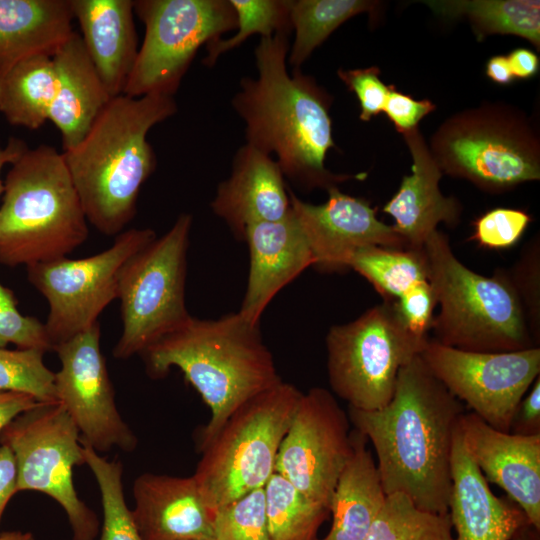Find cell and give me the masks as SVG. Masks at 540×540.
<instances>
[{"label": "cell", "mask_w": 540, "mask_h": 540, "mask_svg": "<svg viewBox=\"0 0 540 540\" xmlns=\"http://www.w3.org/2000/svg\"><path fill=\"white\" fill-rule=\"evenodd\" d=\"M463 413L464 405L417 355L400 369L385 407L349 408L348 417L374 447L386 496L400 493L421 510L447 514L453 440Z\"/></svg>", "instance_id": "obj_1"}, {"label": "cell", "mask_w": 540, "mask_h": 540, "mask_svg": "<svg viewBox=\"0 0 540 540\" xmlns=\"http://www.w3.org/2000/svg\"><path fill=\"white\" fill-rule=\"evenodd\" d=\"M289 34L260 38L254 50L257 76L243 77L232 107L245 124L246 144L275 155L284 177L306 191L332 187L366 173L341 174L326 168L336 144L330 109L333 96L310 75L289 73Z\"/></svg>", "instance_id": "obj_2"}, {"label": "cell", "mask_w": 540, "mask_h": 540, "mask_svg": "<svg viewBox=\"0 0 540 540\" xmlns=\"http://www.w3.org/2000/svg\"><path fill=\"white\" fill-rule=\"evenodd\" d=\"M147 374L162 378L178 368L210 409L200 448L244 403L282 380L263 342L259 323L239 312L218 319L190 316L141 354Z\"/></svg>", "instance_id": "obj_3"}, {"label": "cell", "mask_w": 540, "mask_h": 540, "mask_svg": "<svg viewBox=\"0 0 540 540\" xmlns=\"http://www.w3.org/2000/svg\"><path fill=\"white\" fill-rule=\"evenodd\" d=\"M176 112L172 96L113 97L84 138L62 152L87 221L99 232L116 236L135 216L157 164L148 132Z\"/></svg>", "instance_id": "obj_4"}, {"label": "cell", "mask_w": 540, "mask_h": 540, "mask_svg": "<svg viewBox=\"0 0 540 540\" xmlns=\"http://www.w3.org/2000/svg\"><path fill=\"white\" fill-rule=\"evenodd\" d=\"M0 204V263L26 267L66 257L88 237V221L63 153L27 149L6 175Z\"/></svg>", "instance_id": "obj_5"}, {"label": "cell", "mask_w": 540, "mask_h": 540, "mask_svg": "<svg viewBox=\"0 0 540 540\" xmlns=\"http://www.w3.org/2000/svg\"><path fill=\"white\" fill-rule=\"evenodd\" d=\"M428 281L440 307L434 340L474 352H511L535 347L523 306L508 271L484 276L454 254L448 236L436 230L424 245Z\"/></svg>", "instance_id": "obj_6"}, {"label": "cell", "mask_w": 540, "mask_h": 540, "mask_svg": "<svg viewBox=\"0 0 540 540\" xmlns=\"http://www.w3.org/2000/svg\"><path fill=\"white\" fill-rule=\"evenodd\" d=\"M443 174L504 193L540 179V138L519 108L487 102L444 120L428 143Z\"/></svg>", "instance_id": "obj_7"}, {"label": "cell", "mask_w": 540, "mask_h": 540, "mask_svg": "<svg viewBox=\"0 0 540 540\" xmlns=\"http://www.w3.org/2000/svg\"><path fill=\"white\" fill-rule=\"evenodd\" d=\"M302 392L281 381L240 406L205 446L192 475L212 515L264 488Z\"/></svg>", "instance_id": "obj_8"}, {"label": "cell", "mask_w": 540, "mask_h": 540, "mask_svg": "<svg viewBox=\"0 0 540 540\" xmlns=\"http://www.w3.org/2000/svg\"><path fill=\"white\" fill-rule=\"evenodd\" d=\"M429 338L412 334L394 301L384 300L355 320L332 326L326 336L332 391L349 408L375 411L393 397L400 369L420 355Z\"/></svg>", "instance_id": "obj_9"}, {"label": "cell", "mask_w": 540, "mask_h": 540, "mask_svg": "<svg viewBox=\"0 0 540 540\" xmlns=\"http://www.w3.org/2000/svg\"><path fill=\"white\" fill-rule=\"evenodd\" d=\"M192 216L179 215L172 227L135 253L122 267L117 299L121 336L117 359L141 354L191 315L185 304L187 249Z\"/></svg>", "instance_id": "obj_10"}, {"label": "cell", "mask_w": 540, "mask_h": 540, "mask_svg": "<svg viewBox=\"0 0 540 540\" xmlns=\"http://www.w3.org/2000/svg\"><path fill=\"white\" fill-rule=\"evenodd\" d=\"M145 34L123 95L174 97L198 50L236 30L229 0H136Z\"/></svg>", "instance_id": "obj_11"}, {"label": "cell", "mask_w": 540, "mask_h": 540, "mask_svg": "<svg viewBox=\"0 0 540 540\" xmlns=\"http://www.w3.org/2000/svg\"><path fill=\"white\" fill-rule=\"evenodd\" d=\"M0 444L14 455L19 491H38L64 510L73 540H95L96 514L74 487V466L85 464L80 433L60 403H40L13 419L0 433Z\"/></svg>", "instance_id": "obj_12"}, {"label": "cell", "mask_w": 540, "mask_h": 540, "mask_svg": "<svg viewBox=\"0 0 540 540\" xmlns=\"http://www.w3.org/2000/svg\"><path fill=\"white\" fill-rule=\"evenodd\" d=\"M156 237L150 228H132L93 256L61 257L27 267L29 282L49 305L44 325L53 348L98 322L103 310L117 299L124 264Z\"/></svg>", "instance_id": "obj_13"}, {"label": "cell", "mask_w": 540, "mask_h": 540, "mask_svg": "<svg viewBox=\"0 0 540 540\" xmlns=\"http://www.w3.org/2000/svg\"><path fill=\"white\" fill-rule=\"evenodd\" d=\"M420 357L463 405L489 426L510 432L513 414L540 374V348L474 352L428 339Z\"/></svg>", "instance_id": "obj_14"}, {"label": "cell", "mask_w": 540, "mask_h": 540, "mask_svg": "<svg viewBox=\"0 0 540 540\" xmlns=\"http://www.w3.org/2000/svg\"><path fill=\"white\" fill-rule=\"evenodd\" d=\"M350 420L333 394L314 387L303 393L280 444L275 473L329 510L351 455Z\"/></svg>", "instance_id": "obj_15"}, {"label": "cell", "mask_w": 540, "mask_h": 540, "mask_svg": "<svg viewBox=\"0 0 540 540\" xmlns=\"http://www.w3.org/2000/svg\"><path fill=\"white\" fill-rule=\"evenodd\" d=\"M100 337L97 322L54 346L61 363L55 373L58 402L79 430L83 445L98 453L113 447L131 452L137 437L117 409Z\"/></svg>", "instance_id": "obj_16"}, {"label": "cell", "mask_w": 540, "mask_h": 540, "mask_svg": "<svg viewBox=\"0 0 540 540\" xmlns=\"http://www.w3.org/2000/svg\"><path fill=\"white\" fill-rule=\"evenodd\" d=\"M288 192L291 210L313 254L314 266L320 271L349 269L352 256L365 247L406 248L393 226L379 220L377 208L364 198L332 187L324 203L312 204L292 190Z\"/></svg>", "instance_id": "obj_17"}, {"label": "cell", "mask_w": 540, "mask_h": 540, "mask_svg": "<svg viewBox=\"0 0 540 540\" xmlns=\"http://www.w3.org/2000/svg\"><path fill=\"white\" fill-rule=\"evenodd\" d=\"M459 430L487 482L503 489L540 530V434L502 432L472 412L461 415Z\"/></svg>", "instance_id": "obj_18"}, {"label": "cell", "mask_w": 540, "mask_h": 540, "mask_svg": "<svg viewBox=\"0 0 540 540\" xmlns=\"http://www.w3.org/2000/svg\"><path fill=\"white\" fill-rule=\"evenodd\" d=\"M402 136L412 157L411 174L403 176L397 192L382 210L394 219L392 226L406 248L422 250L438 224L458 225L463 205L455 196L441 192L443 173L419 128Z\"/></svg>", "instance_id": "obj_19"}, {"label": "cell", "mask_w": 540, "mask_h": 540, "mask_svg": "<svg viewBox=\"0 0 540 540\" xmlns=\"http://www.w3.org/2000/svg\"><path fill=\"white\" fill-rule=\"evenodd\" d=\"M211 208L239 240L254 224L285 218L291 202L277 161L245 143L234 155L230 176L218 185Z\"/></svg>", "instance_id": "obj_20"}, {"label": "cell", "mask_w": 540, "mask_h": 540, "mask_svg": "<svg viewBox=\"0 0 540 540\" xmlns=\"http://www.w3.org/2000/svg\"><path fill=\"white\" fill-rule=\"evenodd\" d=\"M243 240L249 247L250 269L238 312L248 321L259 323L273 297L314 266V257L292 210L279 221L248 227Z\"/></svg>", "instance_id": "obj_21"}, {"label": "cell", "mask_w": 540, "mask_h": 540, "mask_svg": "<svg viewBox=\"0 0 540 540\" xmlns=\"http://www.w3.org/2000/svg\"><path fill=\"white\" fill-rule=\"evenodd\" d=\"M451 478L448 514L456 532L454 540H512L529 523L517 503L492 492L465 448L459 423L453 440Z\"/></svg>", "instance_id": "obj_22"}, {"label": "cell", "mask_w": 540, "mask_h": 540, "mask_svg": "<svg viewBox=\"0 0 540 540\" xmlns=\"http://www.w3.org/2000/svg\"><path fill=\"white\" fill-rule=\"evenodd\" d=\"M133 519L142 540L213 538V515L193 476L143 473L133 484Z\"/></svg>", "instance_id": "obj_23"}, {"label": "cell", "mask_w": 540, "mask_h": 540, "mask_svg": "<svg viewBox=\"0 0 540 540\" xmlns=\"http://www.w3.org/2000/svg\"><path fill=\"white\" fill-rule=\"evenodd\" d=\"M73 19L111 97L123 94L138 54L132 0H70Z\"/></svg>", "instance_id": "obj_24"}, {"label": "cell", "mask_w": 540, "mask_h": 540, "mask_svg": "<svg viewBox=\"0 0 540 540\" xmlns=\"http://www.w3.org/2000/svg\"><path fill=\"white\" fill-rule=\"evenodd\" d=\"M56 92L49 120L61 134L63 151L76 146L113 97L106 90L78 32L52 56Z\"/></svg>", "instance_id": "obj_25"}, {"label": "cell", "mask_w": 540, "mask_h": 540, "mask_svg": "<svg viewBox=\"0 0 540 540\" xmlns=\"http://www.w3.org/2000/svg\"><path fill=\"white\" fill-rule=\"evenodd\" d=\"M73 20L70 0H0V75L27 57L53 56Z\"/></svg>", "instance_id": "obj_26"}, {"label": "cell", "mask_w": 540, "mask_h": 540, "mask_svg": "<svg viewBox=\"0 0 540 540\" xmlns=\"http://www.w3.org/2000/svg\"><path fill=\"white\" fill-rule=\"evenodd\" d=\"M350 436L351 455L329 507L331 528L317 540H366L386 499L367 439L355 429Z\"/></svg>", "instance_id": "obj_27"}, {"label": "cell", "mask_w": 540, "mask_h": 540, "mask_svg": "<svg viewBox=\"0 0 540 540\" xmlns=\"http://www.w3.org/2000/svg\"><path fill=\"white\" fill-rule=\"evenodd\" d=\"M55 92L52 56L27 57L0 75V112L11 125L36 130L49 120Z\"/></svg>", "instance_id": "obj_28"}, {"label": "cell", "mask_w": 540, "mask_h": 540, "mask_svg": "<svg viewBox=\"0 0 540 540\" xmlns=\"http://www.w3.org/2000/svg\"><path fill=\"white\" fill-rule=\"evenodd\" d=\"M422 3L440 17L466 18L479 42L495 34L514 35L540 49L538 0H428Z\"/></svg>", "instance_id": "obj_29"}, {"label": "cell", "mask_w": 540, "mask_h": 540, "mask_svg": "<svg viewBox=\"0 0 540 540\" xmlns=\"http://www.w3.org/2000/svg\"><path fill=\"white\" fill-rule=\"evenodd\" d=\"M381 7V2L370 0H291L295 35L287 62L293 69L300 68L339 26L359 14L376 15Z\"/></svg>", "instance_id": "obj_30"}, {"label": "cell", "mask_w": 540, "mask_h": 540, "mask_svg": "<svg viewBox=\"0 0 540 540\" xmlns=\"http://www.w3.org/2000/svg\"><path fill=\"white\" fill-rule=\"evenodd\" d=\"M386 301H395L415 284L428 280L427 257L422 250L369 246L349 262Z\"/></svg>", "instance_id": "obj_31"}, {"label": "cell", "mask_w": 540, "mask_h": 540, "mask_svg": "<svg viewBox=\"0 0 540 540\" xmlns=\"http://www.w3.org/2000/svg\"><path fill=\"white\" fill-rule=\"evenodd\" d=\"M270 540H317L330 511L274 473L264 487Z\"/></svg>", "instance_id": "obj_32"}, {"label": "cell", "mask_w": 540, "mask_h": 540, "mask_svg": "<svg viewBox=\"0 0 540 540\" xmlns=\"http://www.w3.org/2000/svg\"><path fill=\"white\" fill-rule=\"evenodd\" d=\"M449 514L417 508L405 495L386 496L366 540H454Z\"/></svg>", "instance_id": "obj_33"}, {"label": "cell", "mask_w": 540, "mask_h": 540, "mask_svg": "<svg viewBox=\"0 0 540 540\" xmlns=\"http://www.w3.org/2000/svg\"><path fill=\"white\" fill-rule=\"evenodd\" d=\"M237 19V32L230 38L222 37L208 43L207 55L202 63L207 67L216 64L219 57L239 47L254 34L261 38L277 33L291 34V0H229Z\"/></svg>", "instance_id": "obj_34"}, {"label": "cell", "mask_w": 540, "mask_h": 540, "mask_svg": "<svg viewBox=\"0 0 540 540\" xmlns=\"http://www.w3.org/2000/svg\"><path fill=\"white\" fill-rule=\"evenodd\" d=\"M83 455L101 496L103 524L99 540H142L125 500L121 462L109 461L87 445H83Z\"/></svg>", "instance_id": "obj_35"}, {"label": "cell", "mask_w": 540, "mask_h": 540, "mask_svg": "<svg viewBox=\"0 0 540 540\" xmlns=\"http://www.w3.org/2000/svg\"><path fill=\"white\" fill-rule=\"evenodd\" d=\"M45 351L0 347V392H17L40 403H59L55 373L44 363Z\"/></svg>", "instance_id": "obj_36"}, {"label": "cell", "mask_w": 540, "mask_h": 540, "mask_svg": "<svg viewBox=\"0 0 540 540\" xmlns=\"http://www.w3.org/2000/svg\"><path fill=\"white\" fill-rule=\"evenodd\" d=\"M212 524L214 540H270L264 488L217 510Z\"/></svg>", "instance_id": "obj_37"}, {"label": "cell", "mask_w": 540, "mask_h": 540, "mask_svg": "<svg viewBox=\"0 0 540 540\" xmlns=\"http://www.w3.org/2000/svg\"><path fill=\"white\" fill-rule=\"evenodd\" d=\"M14 344L19 349L53 350L45 325L17 309L13 292L0 283V347Z\"/></svg>", "instance_id": "obj_38"}, {"label": "cell", "mask_w": 540, "mask_h": 540, "mask_svg": "<svg viewBox=\"0 0 540 540\" xmlns=\"http://www.w3.org/2000/svg\"><path fill=\"white\" fill-rule=\"evenodd\" d=\"M508 274L523 306L530 332L536 343L540 338V243L538 236L526 244Z\"/></svg>", "instance_id": "obj_39"}, {"label": "cell", "mask_w": 540, "mask_h": 540, "mask_svg": "<svg viewBox=\"0 0 540 540\" xmlns=\"http://www.w3.org/2000/svg\"><path fill=\"white\" fill-rule=\"evenodd\" d=\"M532 221L524 210L498 207L486 211L473 222L470 240L488 249L515 245Z\"/></svg>", "instance_id": "obj_40"}, {"label": "cell", "mask_w": 540, "mask_h": 540, "mask_svg": "<svg viewBox=\"0 0 540 540\" xmlns=\"http://www.w3.org/2000/svg\"><path fill=\"white\" fill-rule=\"evenodd\" d=\"M337 75L349 91L353 92L361 108L360 120L368 122L383 112L390 85L380 78L377 66L357 69H338Z\"/></svg>", "instance_id": "obj_41"}, {"label": "cell", "mask_w": 540, "mask_h": 540, "mask_svg": "<svg viewBox=\"0 0 540 540\" xmlns=\"http://www.w3.org/2000/svg\"><path fill=\"white\" fill-rule=\"evenodd\" d=\"M405 327L419 338H428L434 319L435 295L428 280L419 282L394 301Z\"/></svg>", "instance_id": "obj_42"}, {"label": "cell", "mask_w": 540, "mask_h": 540, "mask_svg": "<svg viewBox=\"0 0 540 540\" xmlns=\"http://www.w3.org/2000/svg\"><path fill=\"white\" fill-rule=\"evenodd\" d=\"M435 109L436 105L429 99L416 100L390 85L383 112L403 135L417 128L419 122Z\"/></svg>", "instance_id": "obj_43"}, {"label": "cell", "mask_w": 540, "mask_h": 540, "mask_svg": "<svg viewBox=\"0 0 540 540\" xmlns=\"http://www.w3.org/2000/svg\"><path fill=\"white\" fill-rule=\"evenodd\" d=\"M510 433L523 436L540 434V376L518 404L511 420Z\"/></svg>", "instance_id": "obj_44"}, {"label": "cell", "mask_w": 540, "mask_h": 540, "mask_svg": "<svg viewBox=\"0 0 540 540\" xmlns=\"http://www.w3.org/2000/svg\"><path fill=\"white\" fill-rule=\"evenodd\" d=\"M18 491L14 455L7 446L0 444V523L8 502Z\"/></svg>", "instance_id": "obj_45"}, {"label": "cell", "mask_w": 540, "mask_h": 540, "mask_svg": "<svg viewBox=\"0 0 540 540\" xmlns=\"http://www.w3.org/2000/svg\"><path fill=\"white\" fill-rule=\"evenodd\" d=\"M39 404L33 397L23 393L0 392V433L18 415Z\"/></svg>", "instance_id": "obj_46"}, {"label": "cell", "mask_w": 540, "mask_h": 540, "mask_svg": "<svg viewBox=\"0 0 540 540\" xmlns=\"http://www.w3.org/2000/svg\"><path fill=\"white\" fill-rule=\"evenodd\" d=\"M514 79H529L539 71V57L527 48H516L507 56Z\"/></svg>", "instance_id": "obj_47"}, {"label": "cell", "mask_w": 540, "mask_h": 540, "mask_svg": "<svg viewBox=\"0 0 540 540\" xmlns=\"http://www.w3.org/2000/svg\"><path fill=\"white\" fill-rule=\"evenodd\" d=\"M486 76L499 85H509L514 81L507 57L494 55L490 57L485 67Z\"/></svg>", "instance_id": "obj_48"}, {"label": "cell", "mask_w": 540, "mask_h": 540, "mask_svg": "<svg viewBox=\"0 0 540 540\" xmlns=\"http://www.w3.org/2000/svg\"><path fill=\"white\" fill-rule=\"evenodd\" d=\"M27 149L26 143L15 137L10 138L4 147L0 145V197L4 190V183L1 179L2 168L8 163H15Z\"/></svg>", "instance_id": "obj_49"}, {"label": "cell", "mask_w": 540, "mask_h": 540, "mask_svg": "<svg viewBox=\"0 0 540 540\" xmlns=\"http://www.w3.org/2000/svg\"><path fill=\"white\" fill-rule=\"evenodd\" d=\"M512 540H540V530L528 523L517 531Z\"/></svg>", "instance_id": "obj_50"}, {"label": "cell", "mask_w": 540, "mask_h": 540, "mask_svg": "<svg viewBox=\"0 0 540 540\" xmlns=\"http://www.w3.org/2000/svg\"><path fill=\"white\" fill-rule=\"evenodd\" d=\"M0 540H35L29 532L8 531L0 533Z\"/></svg>", "instance_id": "obj_51"}, {"label": "cell", "mask_w": 540, "mask_h": 540, "mask_svg": "<svg viewBox=\"0 0 540 540\" xmlns=\"http://www.w3.org/2000/svg\"><path fill=\"white\" fill-rule=\"evenodd\" d=\"M196 540H214L213 538L196 539Z\"/></svg>", "instance_id": "obj_52"}]
</instances>
